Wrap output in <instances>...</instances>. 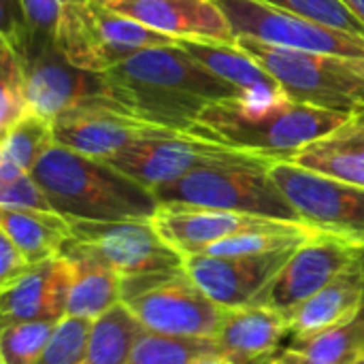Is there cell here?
I'll return each mask as SVG.
<instances>
[{"mask_svg": "<svg viewBox=\"0 0 364 364\" xmlns=\"http://www.w3.org/2000/svg\"><path fill=\"white\" fill-rule=\"evenodd\" d=\"M292 162L364 188V113L352 115L331 134L301 149Z\"/></svg>", "mask_w": 364, "mask_h": 364, "instance_id": "603a6c76", "label": "cell"}, {"mask_svg": "<svg viewBox=\"0 0 364 364\" xmlns=\"http://www.w3.org/2000/svg\"><path fill=\"white\" fill-rule=\"evenodd\" d=\"M294 250L296 247L243 258L194 254L186 256V271L213 303L224 309H239L256 303Z\"/></svg>", "mask_w": 364, "mask_h": 364, "instance_id": "9a60e30c", "label": "cell"}, {"mask_svg": "<svg viewBox=\"0 0 364 364\" xmlns=\"http://www.w3.org/2000/svg\"><path fill=\"white\" fill-rule=\"evenodd\" d=\"M30 113L28 79L23 62L11 38H0V134L9 132L21 117Z\"/></svg>", "mask_w": 364, "mask_h": 364, "instance_id": "f1b7e54d", "label": "cell"}, {"mask_svg": "<svg viewBox=\"0 0 364 364\" xmlns=\"http://www.w3.org/2000/svg\"><path fill=\"white\" fill-rule=\"evenodd\" d=\"M102 4L173 38L237 43L230 21L215 0H107Z\"/></svg>", "mask_w": 364, "mask_h": 364, "instance_id": "2e32d148", "label": "cell"}, {"mask_svg": "<svg viewBox=\"0 0 364 364\" xmlns=\"http://www.w3.org/2000/svg\"><path fill=\"white\" fill-rule=\"evenodd\" d=\"M58 322H17L0 331V364H34L47 348Z\"/></svg>", "mask_w": 364, "mask_h": 364, "instance_id": "f546056e", "label": "cell"}, {"mask_svg": "<svg viewBox=\"0 0 364 364\" xmlns=\"http://www.w3.org/2000/svg\"><path fill=\"white\" fill-rule=\"evenodd\" d=\"M196 364H235V363H230V360H228V358H224V356H209V358L198 360Z\"/></svg>", "mask_w": 364, "mask_h": 364, "instance_id": "8d00e7d4", "label": "cell"}, {"mask_svg": "<svg viewBox=\"0 0 364 364\" xmlns=\"http://www.w3.org/2000/svg\"><path fill=\"white\" fill-rule=\"evenodd\" d=\"M343 2L352 9V13L364 23V0H343Z\"/></svg>", "mask_w": 364, "mask_h": 364, "instance_id": "d590c367", "label": "cell"}, {"mask_svg": "<svg viewBox=\"0 0 364 364\" xmlns=\"http://www.w3.org/2000/svg\"><path fill=\"white\" fill-rule=\"evenodd\" d=\"M55 213L68 222H151L160 200L105 160L53 145L32 171Z\"/></svg>", "mask_w": 364, "mask_h": 364, "instance_id": "7a4b0ae2", "label": "cell"}, {"mask_svg": "<svg viewBox=\"0 0 364 364\" xmlns=\"http://www.w3.org/2000/svg\"><path fill=\"white\" fill-rule=\"evenodd\" d=\"M360 256H364V250L358 245L337 235L318 230L294 250L275 279L256 299V305L290 316Z\"/></svg>", "mask_w": 364, "mask_h": 364, "instance_id": "7c38bea8", "label": "cell"}, {"mask_svg": "<svg viewBox=\"0 0 364 364\" xmlns=\"http://www.w3.org/2000/svg\"><path fill=\"white\" fill-rule=\"evenodd\" d=\"M122 303L147 333L188 339H215L226 309L213 303L186 267L122 279Z\"/></svg>", "mask_w": 364, "mask_h": 364, "instance_id": "52a82bcc", "label": "cell"}, {"mask_svg": "<svg viewBox=\"0 0 364 364\" xmlns=\"http://www.w3.org/2000/svg\"><path fill=\"white\" fill-rule=\"evenodd\" d=\"M364 356V309L343 326L303 341H290L277 356L282 364H354Z\"/></svg>", "mask_w": 364, "mask_h": 364, "instance_id": "d4e9b609", "label": "cell"}, {"mask_svg": "<svg viewBox=\"0 0 364 364\" xmlns=\"http://www.w3.org/2000/svg\"><path fill=\"white\" fill-rule=\"evenodd\" d=\"M53 41L68 64L96 75L139 51L179 43V38L113 13L98 0H64Z\"/></svg>", "mask_w": 364, "mask_h": 364, "instance_id": "8992f818", "label": "cell"}, {"mask_svg": "<svg viewBox=\"0 0 364 364\" xmlns=\"http://www.w3.org/2000/svg\"><path fill=\"white\" fill-rule=\"evenodd\" d=\"M290 337L288 318L264 305H245L226 309L215 346L220 356L235 364H269L284 350L282 343Z\"/></svg>", "mask_w": 364, "mask_h": 364, "instance_id": "ac0fdd59", "label": "cell"}, {"mask_svg": "<svg viewBox=\"0 0 364 364\" xmlns=\"http://www.w3.org/2000/svg\"><path fill=\"white\" fill-rule=\"evenodd\" d=\"M92 333V322L79 318H62L34 364H81L85 358L87 341Z\"/></svg>", "mask_w": 364, "mask_h": 364, "instance_id": "1f68e13d", "label": "cell"}, {"mask_svg": "<svg viewBox=\"0 0 364 364\" xmlns=\"http://www.w3.org/2000/svg\"><path fill=\"white\" fill-rule=\"evenodd\" d=\"M105 162H109L130 179L139 181L147 190L156 192L207 166L256 164V162H271V158L239 151L213 141H205L190 132H173L166 136L141 141L111 156Z\"/></svg>", "mask_w": 364, "mask_h": 364, "instance_id": "30bf717a", "label": "cell"}, {"mask_svg": "<svg viewBox=\"0 0 364 364\" xmlns=\"http://www.w3.org/2000/svg\"><path fill=\"white\" fill-rule=\"evenodd\" d=\"M143 331L145 328L124 303L115 305L92 322L85 358L81 364H128L132 348Z\"/></svg>", "mask_w": 364, "mask_h": 364, "instance_id": "484cf974", "label": "cell"}, {"mask_svg": "<svg viewBox=\"0 0 364 364\" xmlns=\"http://www.w3.org/2000/svg\"><path fill=\"white\" fill-rule=\"evenodd\" d=\"M0 232L21 250L30 264L60 256L73 239L70 222L55 211H0Z\"/></svg>", "mask_w": 364, "mask_h": 364, "instance_id": "cb8c5ba5", "label": "cell"}, {"mask_svg": "<svg viewBox=\"0 0 364 364\" xmlns=\"http://www.w3.org/2000/svg\"><path fill=\"white\" fill-rule=\"evenodd\" d=\"M21 11V23L34 34L53 36L62 15L64 0H17Z\"/></svg>", "mask_w": 364, "mask_h": 364, "instance_id": "836d02e7", "label": "cell"}, {"mask_svg": "<svg viewBox=\"0 0 364 364\" xmlns=\"http://www.w3.org/2000/svg\"><path fill=\"white\" fill-rule=\"evenodd\" d=\"M230 21L235 38L247 36L260 43L294 49L364 58V38L320 26L262 0H215Z\"/></svg>", "mask_w": 364, "mask_h": 364, "instance_id": "8fae6325", "label": "cell"}, {"mask_svg": "<svg viewBox=\"0 0 364 364\" xmlns=\"http://www.w3.org/2000/svg\"><path fill=\"white\" fill-rule=\"evenodd\" d=\"M194 60H198L213 75L224 79L239 92V100L250 107H271L288 98L282 83L247 55L237 43H213V41H190L179 38L177 43Z\"/></svg>", "mask_w": 364, "mask_h": 364, "instance_id": "ffe728a7", "label": "cell"}, {"mask_svg": "<svg viewBox=\"0 0 364 364\" xmlns=\"http://www.w3.org/2000/svg\"><path fill=\"white\" fill-rule=\"evenodd\" d=\"M262 2L290 11L320 26H328L346 34H352L356 38H364V23L343 0H262Z\"/></svg>", "mask_w": 364, "mask_h": 364, "instance_id": "4dcf8cb0", "label": "cell"}, {"mask_svg": "<svg viewBox=\"0 0 364 364\" xmlns=\"http://www.w3.org/2000/svg\"><path fill=\"white\" fill-rule=\"evenodd\" d=\"M154 226L158 232L183 256L203 254L211 245L262 226L277 224L275 220L232 213V211H215V209H198V207H166L160 205L154 215Z\"/></svg>", "mask_w": 364, "mask_h": 364, "instance_id": "d6986e66", "label": "cell"}, {"mask_svg": "<svg viewBox=\"0 0 364 364\" xmlns=\"http://www.w3.org/2000/svg\"><path fill=\"white\" fill-rule=\"evenodd\" d=\"M102 75L113 107L190 134L207 105L239 98L232 85L179 45L139 51Z\"/></svg>", "mask_w": 364, "mask_h": 364, "instance_id": "6da1fadb", "label": "cell"}, {"mask_svg": "<svg viewBox=\"0 0 364 364\" xmlns=\"http://www.w3.org/2000/svg\"><path fill=\"white\" fill-rule=\"evenodd\" d=\"M30 260L21 254V250L6 237L0 232V286L6 288L13 282H17L28 269H30Z\"/></svg>", "mask_w": 364, "mask_h": 364, "instance_id": "e575fe53", "label": "cell"}, {"mask_svg": "<svg viewBox=\"0 0 364 364\" xmlns=\"http://www.w3.org/2000/svg\"><path fill=\"white\" fill-rule=\"evenodd\" d=\"M0 211H53L43 186L32 173L0 186Z\"/></svg>", "mask_w": 364, "mask_h": 364, "instance_id": "d6a6232c", "label": "cell"}, {"mask_svg": "<svg viewBox=\"0 0 364 364\" xmlns=\"http://www.w3.org/2000/svg\"><path fill=\"white\" fill-rule=\"evenodd\" d=\"M55 145L53 122L30 111L9 132L2 134L0 160L11 162L23 173H32L41 158Z\"/></svg>", "mask_w": 364, "mask_h": 364, "instance_id": "4316f807", "label": "cell"}, {"mask_svg": "<svg viewBox=\"0 0 364 364\" xmlns=\"http://www.w3.org/2000/svg\"><path fill=\"white\" fill-rule=\"evenodd\" d=\"M209 356H220L213 339L166 337L143 331L128 364H196Z\"/></svg>", "mask_w": 364, "mask_h": 364, "instance_id": "83f0119b", "label": "cell"}, {"mask_svg": "<svg viewBox=\"0 0 364 364\" xmlns=\"http://www.w3.org/2000/svg\"><path fill=\"white\" fill-rule=\"evenodd\" d=\"M350 117L296 102L290 96L271 107H250L232 98L207 105L198 113L192 134L271 160H292Z\"/></svg>", "mask_w": 364, "mask_h": 364, "instance_id": "3957f363", "label": "cell"}, {"mask_svg": "<svg viewBox=\"0 0 364 364\" xmlns=\"http://www.w3.org/2000/svg\"><path fill=\"white\" fill-rule=\"evenodd\" d=\"M173 132L181 130L145 122L107 102L79 105L53 119L55 145L96 160H109L141 141Z\"/></svg>", "mask_w": 364, "mask_h": 364, "instance_id": "5bb4252c", "label": "cell"}, {"mask_svg": "<svg viewBox=\"0 0 364 364\" xmlns=\"http://www.w3.org/2000/svg\"><path fill=\"white\" fill-rule=\"evenodd\" d=\"M98 2H107V0H98Z\"/></svg>", "mask_w": 364, "mask_h": 364, "instance_id": "ab89813d", "label": "cell"}, {"mask_svg": "<svg viewBox=\"0 0 364 364\" xmlns=\"http://www.w3.org/2000/svg\"><path fill=\"white\" fill-rule=\"evenodd\" d=\"M269 364H282V363H279V360H277V358H275V360H273V363H269Z\"/></svg>", "mask_w": 364, "mask_h": 364, "instance_id": "f35d334b", "label": "cell"}, {"mask_svg": "<svg viewBox=\"0 0 364 364\" xmlns=\"http://www.w3.org/2000/svg\"><path fill=\"white\" fill-rule=\"evenodd\" d=\"M354 364H364V356H363V358H360V360H356V363H354Z\"/></svg>", "mask_w": 364, "mask_h": 364, "instance_id": "74e56055", "label": "cell"}, {"mask_svg": "<svg viewBox=\"0 0 364 364\" xmlns=\"http://www.w3.org/2000/svg\"><path fill=\"white\" fill-rule=\"evenodd\" d=\"M2 34L11 38L23 62L30 111L53 122L58 115L79 105H113L109 100L105 75L79 70L68 64L58 51L53 36L34 34L26 30L23 23H15V28H4Z\"/></svg>", "mask_w": 364, "mask_h": 364, "instance_id": "ba28073f", "label": "cell"}, {"mask_svg": "<svg viewBox=\"0 0 364 364\" xmlns=\"http://www.w3.org/2000/svg\"><path fill=\"white\" fill-rule=\"evenodd\" d=\"M364 309V256L328 286L307 299L288 318L292 341H303L356 320Z\"/></svg>", "mask_w": 364, "mask_h": 364, "instance_id": "44dd1931", "label": "cell"}, {"mask_svg": "<svg viewBox=\"0 0 364 364\" xmlns=\"http://www.w3.org/2000/svg\"><path fill=\"white\" fill-rule=\"evenodd\" d=\"M237 45L264 66L292 100L343 115L364 113V58L294 51L247 36L237 38Z\"/></svg>", "mask_w": 364, "mask_h": 364, "instance_id": "277c9868", "label": "cell"}, {"mask_svg": "<svg viewBox=\"0 0 364 364\" xmlns=\"http://www.w3.org/2000/svg\"><path fill=\"white\" fill-rule=\"evenodd\" d=\"M70 230L73 239L94 247L122 279L186 267V256L158 232L154 222H70Z\"/></svg>", "mask_w": 364, "mask_h": 364, "instance_id": "4fadbf2b", "label": "cell"}, {"mask_svg": "<svg viewBox=\"0 0 364 364\" xmlns=\"http://www.w3.org/2000/svg\"><path fill=\"white\" fill-rule=\"evenodd\" d=\"M273 162L275 160L207 166L156 190L154 194L160 205L166 207H198L288 224H305L271 177Z\"/></svg>", "mask_w": 364, "mask_h": 364, "instance_id": "5b68a950", "label": "cell"}, {"mask_svg": "<svg viewBox=\"0 0 364 364\" xmlns=\"http://www.w3.org/2000/svg\"><path fill=\"white\" fill-rule=\"evenodd\" d=\"M73 269L66 256L32 264L0 292L2 326L17 322H60L66 318Z\"/></svg>", "mask_w": 364, "mask_h": 364, "instance_id": "e0dca14e", "label": "cell"}, {"mask_svg": "<svg viewBox=\"0 0 364 364\" xmlns=\"http://www.w3.org/2000/svg\"><path fill=\"white\" fill-rule=\"evenodd\" d=\"M62 256L73 269L66 316L94 322L122 303V277L94 247L70 239Z\"/></svg>", "mask_w": 364, "mask_h": 364, "instance_id": "7402d4cb", "label": "cell"}, {"mask_svg": "<svg viewBox=\"0 0 364 364\" xmlns=\"http://www.w3.org/2000/svg\"><path fill=\"white\" fill-rule=\"evenodd\" d=\"M271 177L305 224L348 239L364 250L363 186L316 173L292 160H275Z\"/></svg>", "mask_w": 364, "mask_h": 364, "instance_id": "9c48e42d", "label": "cell"}]
</instances>
